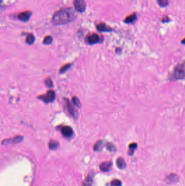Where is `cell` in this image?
I'll return each instance as SVG.
<instances>
[{"instance_id":"obj_2","label":"cell","mask_w":185,"mask_h":186,"mask_svg":"<svg viewBox=\"0 0 185 186\" xmlns=\"http://www.w3.org/2000/svg\"><path fill=\"white\" fill-rule=\"evenodd\" d=\"M185 77V65L180 64L177 65L174 69L172 78L174 79H182Z\"/></svg>"},{"instance_id":"obj_5","label":"cell","mask_w":185,"mask_h":186,"mask_svg":"<svg viewBox=\"0 0 185 186\" xmlns=\"http://www.w3.org/2000/svg\"><path fill=\"white\" fill-rule=\"evenodd\" d=\"M100 41V37L96 33H93L87 36L86 41L89 45H94L95 44L98 43Z\"/></svg>"},{"instance_id":"obj_16","label":"cell","mask_w":185,"mask_h":186,"mask_svg":"<svg viewBox=\"0 0 185 186\" xmlns=\"http://www.w3.org/2000/svg\"><path fill=\"white\" fill-rule=\"evenodd\" d=\"M137 145L136 143H132L131 144H130L129 145V151L128 155H132L134 154V151L137 148Z\"/></svg>"},{"instance_id":"obj_13","label":"cell","mask_w":185,"mask_h":186,"mask_svg":"<svg viewBox=\"0 0 185 186\" xmlns=\"http://www.w3.org/2000/svg\"><path fill=\"white\" fill-rule=\"evenodd\" d=\"M136 18H137V15L136 14L133 13L127 17L124 20V22L126 24H130L133 22L134 21L136 20Z\"/></svg>"},{"instance_id":"obj_10","label":"cell","mask_w":185,"mask_h":186,"mask_svg":"<svg viewBox=\"0 0 185 186\" xmlns=\"http://www.w3.org/2000/svg\"><path fill=\"white\" fill-rule=\"evenodd\" d=\"M97 29L99 32H110L112 31V29L109 26L106 25L105 23L101 22L97 25L96 26Z\"/></svg>"},{"instance_id":"obj_18","label":"cell","mask_w":185,"mask_h":186,"mask_svg":"<svg viewBox=\"0 0 185 186\" xmlns=\"http://www.w3.org/2000/svg\"><path fill=\"white\" fill-rule=\"evenodd\" d=\"M34 41H35V38L33 34H29L27 36V37L26 38V42L28 44L31 45L33 44Z\"/></svg>"},{"instance_id":"obj_23","label":"cell","mask_w":185,"mask_h":186,"mask_svg":"<svg viewBox=\"0 0 185 186\" xmlns=\"http://www.w3.org/2000/svg\"><path fill=\"white\" fill-rule=\"evenodd\" d=\"M52 40H53V39L51 36H46L44 38L43 42L45 45H49V44H51L52 42Z\"/></svg>"},{"instance_id":"obj_11","label":"cell","mask_w":185,"mask_h":186,"mask_svg":"<svg viewBox=\"0 0 185 186\" xmlns=\"http://www.w3.org/2000/svg\"><path fill=\"white\" fill-rule=\"evenodd\" d=\"M112 165V163L111 162H104L100 164L99 168H100V169L102 171L107 172L110 170Z\"/></svg>"},{"instance_id":"obj_19","label":"cell","mask_w":185,"mask_h":186,"mask_svg":"<svg viewBox=\"0 0 185 186\" xmlns=\"http://www.w3.org/2000/svg\"><path fill=\"white\" fill-rule=\"evenodd\" d=\"M71 65H72L71 64L68 63V64H66L65 65H64V66H62V68H60V70H59L60 73H62H62H64V72H66V71L70 69Z\"/></svg>"},{"instance_id":"obj_24","label":"cell","mask_w":185,"mask_h":186,"mask_svg":"<svg viewBox=\"0 0 185 186\" xmlns=\"http://www.w3.org/2000/svg\"><path fill=\"white\" fill-rule=\"evenodd\" d=\"M122 182L118 179H114L111 182V186H121Z\"/></svg>"},{"instance_id":"obj_1","label":"cell","mask_w":185,"mask_h":186,"mask_svg":"<svg viewBox=\"0 0 185 186\" xmlns=\"http://www.w3.org/2000/svg\"><path fill=\"white\" fill-rule=\"evenodd\" d=\"M76 15L71 8L60 9L52 17V22L56 25H64L75 20Z\"/></svg>"},{"instance_id":"obj_17","label":"cell","mask_w":185,"mask_h":186,"mask_svg":"<svg viewBox=\"0 0 185 186\" xmlns=\"http://www.w3.org/2000/svg\"><path fill=\"white\" fill-rule=\"evenodd\" d=\"M59 144L58 141H51L49 143V148L51 150H55L58 148Z\"/></svg>"},{"instance_id":"obj_15","label":"cell","mask_w":185,"mask_h":186,"mask_svg":"<svg viewBox=\"0 0 185 186\" xmlns=\"http://www.w3.org/2000/svg\"><path fill=\"white\" fill-rule=\"evenodd\" d=\"M103 144L102 141H97L96 144L94 145V149L95 151H100L103 149Z\"/></svg>"},{"instance_id":"obj_21","label":"cell","mask_w":185,"mask_h":186,"mask_svg":"<svg viewBox=\"0 0 185 186\" xmlns=\"http://www.w3.org/2000/svg\"><path fill=\"white\" fill-rule=\"evenodd\" d=\"M106 146H107V149L109 151L114 152V151H115L116 150L115 146L112 143H107V145H106Z\"/></svg>"},{"instance_id":"obj_9","label":"cell","mask_w":185,"mask_h":186,"mask_svg":"<svg viewBox=\"0 0 185 186\" xmlns=\"http://www.w3.org/2000/svg\"><path fill=\"white\" fill-rule=\"evenodd\" d=\"M31 15V13L29 11H26L21 12L18 15V19L19 20L26 22L28 20Z\"/></svg>"},{"instance_id":"obj_26","label":"cell","mask_w":185,"mask_h":186,"mask_svg":"<svg viewBox=\"0 0 185 186\" xmlns=\"http://www.w3.org/2000/svg\"><path fill=\"white\" fill-rule=\"evenodd\" d=\"M169 19L168 17H164V18H163V19H162V22H168Z\"/></svg>"},{"instance_id":"obj_22","label":"cell","mask_w":185,"mask_h":186,"mask_svg":"<svg viewBox=\"0 0 185 186\" xmlns=\"http://www.w3.org/2000/svg\"><path fill=\"white\" fill-rule=\"evenodd\" d=\"M157 2L161 7H165L168 4V0H157Z\"/></svg>"},{"instance_id":"obj_6","label":"cell","mask_w":185,"mask_h":186,"mask_svg":"<svg viewBox=\"0 0 185 186\" xmlns=\"http://www.w3.org/2000/svg\"><path fill=\"white\" fill-rule=\"evenodd\" d=\"M22 140H23V137L19 136L15 137L12 138L4 139L2 141V144L4 145L15 144L20 143Z\"/></svg>"},{"instance_id":"obj_7","label":"cell","mask_w":185,"mask_h":186,"mask_svg":"<svg viewBox=\"0 0 185 186\" xmlns=\"http://www.w3.org/2000/svg\"><path fill=\"white\" fill-rule=\"evenodd\" d=\"M65 100H66V106H67L68 112H69V113L73 116L74 119H77L78 116V112L76 111V109L73 106L72 103L70 102L69 100L66 99Z\"/></svg>"},{"instance_id":"obj_12","label":"cell","mask_w":185,"mask_h":186,"mask_svg":"<svg viewBox=\"0 0 185 186\" xmlns=\"http://www.w3.org/2000/svg\"><path fill=\"white\" fill-rule=\"evenodd\" d=\"M116 164L120 169H123L126 167V163L123 158L119 157L116 160Z\"/></svg>"},{"instance_id":"obj_20","label":"cell","mask_w":185,"mask_h":186,"mask_svg":"<svg viewBox=\"0 0 185 186\" xmlns=\"http://www.w3.org/2000/svg\"><path fill=\"white\" fill-rule=\"evenodd\" d=\"M72 102L73 103L74 106L78 107L80 108L81 106V103L80 102V100L78 99L77 97L76 96H73L72 99Z\"/></svg>"},{"instance_id":"obj_14","label":"cell","mask_w":185,"mask_h":186,"mask_svg":"<svg viewBox=\"0 0 185 186\" xmlns=\"http://www.w3.org/2000/svg\"><path fill=\"white\" fill-rule=\"evenodd\" d=\"M93 182V176L91 174H89L88 176L86 178L85 181L83 183L82 186H91Z\"/></svg>"},{"instance_id":"obj_25","label":"cell","mask_w":185,"mask_h":186,"mask_svg":"<svg viewBox=\"0 0 185 186\" xmlns=\"http://www.w3.org/2000/svg\"><path fill=\"white\" fill-rule=\"evenodd\" d=\"M45 84L47 86V87H49V88L53 87V82H52V79L49 77L46 79Z\"/></svg>"},{"instance_id":"obj_3","label":"cell","mask_w":185,"mask_h":186,"mask_svg":"<svg viewBox=\"0 0 185 186\" xmlns=\"http://www.w3.org/2000/svg\"><path fill=\"white\" fill-rule=\"evenodd\" d=\"M55 98V94L53 91H47L46 95H42L39 97V99L42 100L44 102L49 103L52 102Z\"/></svg>"},{"instance_id":"obj_4","label":"cell","mask_w":185,"mask_h":186,"mask_svg":"<svg viewBox=\"0 0 185 186\" xmlns=\"http://www.w3.org/2000/svg\"><path fill=\"white\" fill-rule=\"evenodd\" d=\"M74 8L78 12H84L86 9V2L85 0H74Z\"/></svg>"},{"instance_id":"obj_8","label":"cell","mask_w":185,"mask_h":186,"mask_svg":"<svg viewBox=\"0 0 185 186\" xmlns=\"http://www.w3.org/2000/svg\"><path fill=\"white\" fill-rule=\"evenodd\" d=\"M62 133L64 136L70 137L73 135V131L70 126H65L62 128Z\"/></svg>"}]
</instances>
